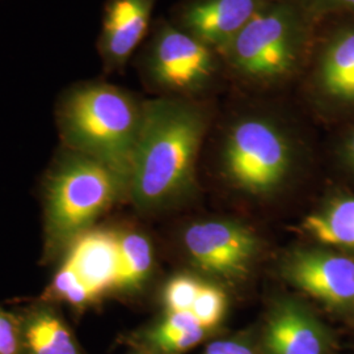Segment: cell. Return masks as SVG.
Returning a JSON list of instances; mask_svg holds the SVG:
<instances>
[{
	"label": "cell",
	"instance_id": "obj_7",
	"mask_svg": "<svg viewBox=\"0 0 354 354\" xmlns=\"http://www.w3.org/2000/svg\"><path fill=\"white\" fill-rule=\"evenodd\" d=\"M317 26L313 50L304 68L306 88L317 102L336 108H354V19H333ZM324 23V21H323Z\"/></svg>",
	"mask_w": 354,
	"mask_h": 354
},
{
	"label": "cell",
	"instance_id": "obj_17",
	"mask_svg": "<svg viewBox=\"0 0 354 354\" xmlns=\"http://www.w3.org/2000/svg\"><path fill=\"white\" fill-rule=\"evenodd\" d=\"M120 272L115 291L137 290L149 279L153 266L150 239L138 231H118Z\"/></svg>",
	"mask_w": 354,
	"mask_h": 354
},
{
	"label": "cell",
	"instance_id": "obj_15",
	"mask_svg": "<svg viewBox=\"0 0 354 354\" xmlns=\"http://www.w3.org/2000/svg\"><path fill=\"white\" fill-rule=\"evenodd\" d=\"M304 231L327 245L354 250V197L339 198L306 216Z\"/></svg>",
	"mask_w": 354,
	"mask_h": 354
},
{
	"label": "cell",
	"instance_id": "obj_21",
	"mask_svg": "<svg viewBox=\"0 0 354 354\" xmlns=\"http://www.w3.org/2000/svg\"><path fill=\"white\" fill-rule=\"evenodd\" d=\"M0 354H24L19 317L0 308Z\"/></svg>",
	"mask_w": 354,
	"mask_h": 354
},
{
	"label": "cell",
	"instance_id": "obj_6",
	"mask_svg": "<svg viewBox=\"0 0 354 354\" xmlns=\"http://www.w3.org/2000/svg\"><path fill=\"white\" fill-rule=\"evenodd\" d=\"M228 180L253 196H266L286 181L295 162V145L272 117L250 114L231 124L221 151Z\"/></svg>",
	"mask_w": 354,
	"mask_h": 354
},
{
	"label": "cell",
	"instance_id": "obj_20",
	"mask_svg": "<svg viewBox=\"0 0 354 354\" xmlns=\"http://www.w3.org/2000/svg\"><path fill=\"white\" fill-rule=\"evenodd\" d=\"M302 3L317 24L333 19H354V0H302Z\"/></svg>",
	"mask_w": 354,
	"mask_h": 354
},
{
	"label": "cell",
	"instance_id": "obj_13",
	"mask_svg": "<svg viewBox=\"0 0 354 354\" xmlns=\"http://www.w3.org/2000/svg\"><path fill=\"white\" fill-rule=\"evenodd\" d=\"M263 345L266 354H329L330 336L304 304L283 299L268 314Z\"/></svg>",
	"mask_w": 354,
	"mask_h": 354
},
{
	"label": "cell",
	"instance_id": "obj_4",
	"mask_svg": "<svg viewBox=\"0 0 354 354\" xmlns=\"http://www.w3.org/2000/svg\"><path fill=\"white\" fill-rule=\"evenodd\" d=\"M45 260H61L122 194L127 178L102 162L61 147L44 181Z\"/></svg>",
	"mask_w": 354,
	"mask_h": 354
},
{
	"label": "cell",
	"instance_id": "obj_23",
	"mask_svg": "<svg viewBox=\"0 0 354 354\" xmlns=\"http://www.w3.org/2000/svg\"><path fill=\"white\" fill-rule=\"evenodd\" d=\"M342 155L345 163L354 172V129L342 143Z\"/></svg>",
	"mask_w": 354,
	"mask_h": 354
},
{
	"label": "cell",
	"instance_id": "obj_19",
	"mask_svg": "<svg viewBox=\"0 0 354 354\" xmlns=\"http://www.w3.org/2000/svg\"><path fill=\"white\" fill-rule=\"evenodd\" d=\"M201 286L200 281L184 274L169 279L163 294L167 313L190 311Z\"/></svg>",
	"mask_w": 354,
	"mask_h": 354
},
{
	"label": "cell",
	"instance_id": "obj_2",
	"mask_svg": "<svg viewBox=\"0 0 354 354\" xmlns=\"http://www.w3.org/2000/svg\"><path fill=\"white\" fill-rule=\"evenodd\" d=\"M143 108L136 93L104 79L76 82L55 104L62 146L108 165L129 184Z\"/></svg>",
	"mask_w": 354,
	"mask_h": 354
},
{
	"label": "cell",
	"instance_id": "obj_10",
	"mask_svg": "<svg viewBox=\"0 0 354 354\" xmlns=\"http://www.w3.org/2000/svg\"><path fill=\"white\" fill-rule=\"evenodd\" d=\"M291 283L330 307L354 304V260L320 250H298L283 264Z\"/></svg>",
	"mask_w": 354,
	"mask_h": 354
},
{
	"label": "cell",
	"instance_id": "obj_11",
	"mask_svg": "<svg viewBox=\"0 0 354 354\" xmlns=\"http://www.w3.org/2000/svg\"><path fill=\"white\" fill-rule=\"evenodd\" d=\"M272 0H181L171 20L218 51L225 50L244 26Z\"/></svg>",
	"mask_w": 354,
	"mask_h": 354
},
{
	"label": "cell",
	"instance_id": "obj_5",
	"mask_svg": "<svg viewBox=\"0 0 354 354\" xmlns=\"http://www.w3.org/2000/svg\"><path fill=\"white\" fill-rule=\"evenodd\" d=\"M136 66L143 86L158 97L197 100L225 75L218 51L165 17L152 23Z\"/></svg>",
	"mask_w": 354,
	"mask_h": 354
},
{
	"label": "cell",
	"instance_id": "obj_9",
	"mask_svg": "<svg viewBox=\"0 0 354 354\" xmlns=\"http://www.w3.org/2000/svg\"><path fill=\"white\" fill-rule=\"evenodd\" d=\"M159 0H105L96 49L104 75L124 74L146 41Z\"/></svg>",
	"mask_w": 354,
	"mask_h": 354
},
{
	"label": "cell",
	"instance_id": "obj_14",
	"mask_svg": "<svg viewBox=\"0 0 354 354\" xmlns=\"http://www.w3.org/2000/svg\"><path fill=\"white\" fill-rule=\"evenodd\" d=\"M17 317L24 354H83L55 304L39 299Z\"/></svg>",
	"mask_w": 354,
	"mask_h": 354
},
{
	"label": "cell",
	"instance_id": "obj_22",
	"mask_svg": "<svg viewBox=\"0 0 354 354\" xmlns=\"http://www.w3.org/2000/svg\"><path fill=\"white\" fill-rule=\"evenodd\" d=\"M203 354H256L248 342L241 340H218L207 345Z\"/></svg>",
	"mask_w": 354,
	"mask_h": 354
},
{
	"label": "cell",
	"instance_id": "obj_16",
	"mask_svg": "<svg viewBox=\"0 0 354 354\" xmlns=\"http://www.w3.org/2000/svg\"><path fill=\"white\" fill-rule=\"evenodd\" d=\"M206 329L200 327L190 311L167 313V317L147 329L143 342L159 354H180L203 342Z\"/></svg>",
	"mask_w": 354,
	"mask_h": 354
},
{
	"label": "cell",
	"instance_id": "obj_18",
	"mask_svg": "<svg viewBox=\"0 0 354 354\" xmlns=\"http://www.w3.org/2000/svg\"><path fill=\"white\" fill-rule=\"evenodd\" d=\"M226 295L219 288L203 283L197 298L190 308L192 315L200 327L210 329L216 327L225 317Z\"/></svg>",
	"mask_w": 354,
	"mask_h": 354
},
{
	"label": "cell",
	"instance_id": "obj_8",
	"mask_svg": "<svg viewBox=\"0 0 354 354\" xmlns=\"http://www.w3.org/2000/svg\"><path fill=\"white\" fill-rule=\"evenodd\" d=\"M184 247L201 270L235 282L250 274L260 244L251 228L234 221L213 219L187 228Z\"/></svg>",
	"mask_w": 354,
	"mask_h": 354
},
{
	"label": "cell",
	"instance_id": "obj_3",
	"mask_svg": "<svg viewBox=\"0 0 354 354\" xmlns=\"http://www.w3.org/2000/svg\"><path fill=\"white\" fill-rule=\"evenodd\" d=\"M317 29L302 0H272L221 53L225 75L252 88L290 83L304 74Z\"/></svg>",
	"mask_w": 354,
	"mask_h": 354
},
{
	"label": "cell",
	"instance_id": "obj_12",
	"mask_svg": "<svg viewBox=\"0 0 354 354\" xmlns=\"http://www.w3.org/2000/svg\"><path fill=\"white\" fill-rule=\"evenodd\" d=\"M61 263L70 268L92 306L115 291L120 272V234L91 228L76 239Z\"/></svg>",
	"mask_w": 354,
	"mask_h": 354
},
{
	"label": "cell",
	"instance_id": "obj_1",
	"mask_svg": "<svg viewBox=\"0 0 354 354\" xmlns=\"http://www.w3.org/2000/svg\"><path fill=\"white\" fill-rule=\"evenodd\" d=\"M207 125V111L197 100H145L127 189L137 209L159 210L192 188Z\"/></svg>",
	"mask_w": 354,
	"mask_h": 354
}]
</instances>
